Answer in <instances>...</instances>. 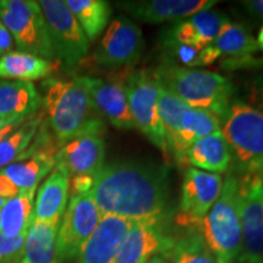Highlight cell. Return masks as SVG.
<instances>
[{"label": "cell", "mask_w": 263, "mask_h": 263, "mask_svg": "<svg viewBox=\"0 0 263 263\" xmlns=\"http://www.w3.org/2000/svg\"><path fill=\"white\" fill-rule=\"evenodd\" d=\"M216 3V0H140L121 2L117 5L138 21L161 24L188 18L203 10H210Z\"/></svg>", "instance_id": "cell-17"}, {"label": "cell", "mask_w": 263, "mask_h": 263, "mask_svg": "<svg viewBox=\"0 0 263 263\" xmlns=\"http://www.w3.org/2000/svg\"><path fill=\"white\" fill-rule=\"evenodd\" d=\"M217 132H221V120L216 115L189 106L184 111L179 132L168 147V154L176 157L177 162L183 163L186 151L194 143Z\"/></svg>", "instance_id": "cell-21"}, {"label": "cell", "mask_w": 263, "mask_h": 263, "mask_svg": "<svg viewBox=\"0 0 263 263\" xmlns=\"http://www.w3.org/2000/svg\"><path fill=\"white\" fill-rule=\"evenodd\" d=\"M58 150L48 143L31 155L8 164L0 172L11 180L20 193L37 190L41 180L55 168Z\"/></svg>", "instance_id": "cell-19"}, {"label": "cell", "mask_w": 263, "mask_h": 263, "mask_svg": "<svg viewBox=\"0 0 263 263\" xmlns=\"http://www.w3.org/2000/svg\"><path fill=\"white\" fill-rule=\"evenodd\" d=\"M90 194L101 216L130 221L163 218L170 196L168 168L141 161L104 164Z\"/></svg>", "instance_id": "cell-1"}, {"label": "cell", "mask_w": 263, "mask_h": 263, "mask_svg": "<svg viewBox=\"0 0 263 263\" xmlns=\"http://www.w3.org/2000/svg\"><path fill=\"white\" fill-rule=\"evenodd\" d=\"M228 22L229 17L223 12L203 10L177 21L162 33V38L203 49L215 42L223 26Z\"/></svg>", "instance_id": "cell-18"}, {"label": "cell", "mask_w": 263, "mask_h": 263, "mask_svg": "<svg viewBox=\"0 0 263 263\" xmlns=\"http://www.w3.org/2000/svg\"><path fill=\"white\" fill-rule=\"evenodd\" d=\"M0 20L15 41L18 51L52 60L55 52L38 2L2 0Z\"/></svg>", "instance_id": "cell-6"}, {"label": "cell", "mask_w": 263, "mask_h": 263, "mask_svg": "<svg viewBox=\"0 0 263 263\" xmlns=\"http://www.w3.org/2000/svg\"><path fill=\"white\" fill-rule=\"evenodd\" d=\"M5 201H6L5 199H3V197H0V211H2V209H3V206H4Z\"/></svg>", "instance_id": "cell-41"}, {"label": "cell", "mask_w": 263, "mask_h": 263, "mask_svg": "<svg viewBox=\"0 0 263 263\" xmlns=\"http://www.w3.org/2000/svg\"><path fill=\"white\" fill-rule=\"evenodd\" d=\"M41 117H31L9 134L0 144V170L15 161L24 159L28 154V147L37 136Z\"/></svg>", "instance_id": "cell-30"}, {"label": "cell", "mask_w": 263, "mask_h": 263, "mask_svg": "<svg viewBox=\"0 0 263 263\" xmlns=\"http://www.w3.org/2000/svg\"><path fill=\"white\" fill-rule=\"evenodd\" d=\"M43 89L42 103L49 124L61 144L82 136L104 133L103 118L94 108L80 77L70 81L51 78L43 83Z\"/></svg>", "instance_id": "cell-2"}, {"label": "cell", "mask_w": 263, "mask_h": 263, "mask_svg": "<svg viewBox=\"0 0 263 263\" xmlns=\"http://www.w3.org/2000/svg\"><path fill=\"white\" fill-rule=\"evenodd\" d=\"M184 162L195 166L196 170L210 171V173L226 172L232 163V155L222 132L194 143L186 151Z\"/></svg>", "instance_id": "cell-23"}, {"label": "cell", "mask_w": 263, "mask_h": 263, "mask_svg": "<svg viewBox=\"0 0 263 263\" xmlns=\"http://www.w3.org/2000/svg\"><path fill=\"white\" fill-rule=\"evenodd\" d=\"M54 71L51 61L22 51H10L0 58V78L32 82L48 77Z\"/></svg>", "instance_id": "cell-25"}, {"label": "cell", "mask_w": 263, "mask_h": 263, "mask_svg": "<svg viewBox=\"0 0 263 263\" xmlns=\"http://www.w3.org/2000/svg\"><path fill=\"white\" fill-rule=\"evenodd\" d=\"M58 228L50 223L33 221L20 263H60L57 255Z\"/></svg>", "instance_id": "cell-27"}, {"label": "cell", "mask_w": 263, "mask_h": 263, "mask_svg": "<svg viewBox=\"0 0 263 263\" xmlns=\"http://www.w3.org/2000/svg\"><path fill=\"white\" fill-rule=\"evenodd\" d=\"M147 263H168V262H167L162 256H155V257L151 258Z\"/></svg>", "instance_id": "cell-40"}, {"label": "cell", "mask_w": 263, "mask_h": 263, "mask_svg": "<svg viewBox=\"0 0 263 263\" xmlns=\"http://www.w3.org/2000/svg\"><path fill=\"white\" fill-rule=\"evenodd\" d=\"M161 47H162L164 57L163 60L173 62V64L186 68L205 66L202 49H197L192 47V45H185L166 38L161 39Z\"/></svg>", "instance_id": "cell-32"}, {"label": "cell", "mask_w": 263, "mask_h": 263, "mask_svg": "<svg viewBox=\"0 0 263 263\" xmlns=\"http://www.w3.org/2000/svg\"><path fill=\"white\" fill-rule=\"evenodd\" d=\"M88 41L94 42L108 25L112 14L111 5L105 0H65Z\"/></svg>", "instance_id": "cell-28"}, {"label": "cell", "mask_w": 263, "mask_h": 263, "mask_svg": "<svg viewBox=\"0 0 263 263\" xmlns=\"http://www.w3.org/2000/svg\"><path fill=\"white\" fill-rule=\"evenodd\" d=\"M105 141L99 134H88L62 144L55 156V168L71 177L97 176L104 167Z\"/></svg>", "instance_id": "cell-15"}, {"label": "cell", "mask_w": 263, "mask_h": 263, "mask_svg": "<svg viewBox=\"0 0 263 263\" xmlns=\"http://www.w3.org/2000/svg\"><path fill=\"white\" fill-rule=\"evenodd\" d=\"M217 54L228 59H245L255 57L258 51L257 43L251 32L241 24L228 22L223 26L218 37L212 43Z\"/></svg>", "instance_id": "cell-29"}, {"label": "cell", "mask_w": 263, "mask_h": 263, "mask_svg": "<svg viewBox=\"0 0 263 263\" xmlns=\"http://www.w3.org/2000/svg\"><path fill=\"white\" fill-rule=\"evenodd\" d=\"M196 228L217 263H240L242 232L236 174L229 172L226 177L218 199Z\"/></svg>", "instance_id": "cell-4"}, {"label": "cell", "mask_w": 263, "mask_h": 263, "mask_svg": "<svg viewBox=\"0 0 263 263\" xmlns=\"http://www.w3.org/2000/svg\"><path fill=\"white\" fill-rule=\"evenodd\" d=\"M245 103L263 114V74L256 76L248 84Z\"/></svg>", "instance_id": "cell-34"}, {"label": "cell", "mask_w": 263, "mask_h": 263, "mask_svg": "<svg viewBox=\"0 0 263 263\" xmlns=\"http://www.w3.org/2000/svg\"><path fill=\"white\" fill-rule=\"evenodd\" d=\"M159 84V100H157V110L161 124H162L164 137L167 141V149L171 146L176 139L177 134L179 132L180 121L184 111L189 106L184 101L173 94L170 89H167L164 85L157 82Z\"/></svg>", "instance_id": "cell-31"}, {"label": "cell", "mask_w": 263, "mask_h": 263, "mask_svg": "<svg viewBox=\"0 0 263 263\" xmlns=\"http://www.w3.org/2000/svg\"><path fill=\"white\" fill-rule=\"evenodd\" d=\"M166 217L134 221L114 263H147L163 256L171 248L173 234L167 229Z\"/></svg>", "instance_id": "cell-13"}, {"label": "cell", "mask_w": 263, "mask_h": 263, "mask_svg": "<svg viewBox=\"0 0 263 263\" xmlns=\"http://www.w3.org/2000/svg\"><path fill=\"white\" fill-rule=\"evenodd\" d=\"M242 248L240 263H263V177L239 178Z\"/></svg>", "instance_id": "cell-10"}, {"label": "cell", "mask_w": 263, "mask_h": 263, "mask_svg": "<svg viewBox=\"0 0 263 263\" xmlns=\"http://www.w3.org/2000/svg\"><path fill=\"white\" fill-rule=\"evenodd\" d=\"M241 5L249 15L263 18V0H248L241 2Z\"/></svg>", "instance_id": "cell-38"}, {"label": "cell", "mask_w": 263, "mask_h": 263, "mask_svg": "<svg viewBox=\"0 0 263 263\" xmlns=\"http://www.w3.org/2000/svg\"><path fill=\"white\" fill-rule=\"evenodd\" d=\"M38 4L47 22L55 57L70 67L83 61L89 50V41L65 2L41 0Z\"/></svg>", "instance_id": "cell-9"}, {"label": "cell", "mask_w": 263, "mask_h": 263, "mask_svg": "<svg viewBox=\"0 0 263 263\" xmlns=\"http://www.w3.org/2000/svg\"><path fill=\"white\" fill-rule=\"evenodd\" d=\"M70 192V176L61 170H54L48 179L39 186L34 200V221L60 224L67 207Z\"/></svg>", "instance_id": "cell-20"}, {"label": "cell", "mask_w": 263, "mask_h": 263, "mask_svg": "<svg viewBox=\"0 0 263 263\" xmlns=\"http://www.w3.org/2000/svg\"><path fill=\"white\" fill-rule=\"evenodd\" d=\"M256 43H257L258 50L263 51V26L261 27V29H259V32L257 34V39H256Z\"/></svg>", "instance_id": "cell-39"}, {"label": "cell", "mask_w": 263, "mask_h": 263, "mask_svg": "<svg viewBox=\"0 0 263 263\" xmlns=\"http://www.w3.org/2000/svg\"><path fill=\"white\" fill-rule=\"evenodd\" d=\"M123 85L136 128L150 143L161 149L163 154H167L168 149L166 137L157 110L159 84L154 74H150L145 70L132 71Z\"/></svg>", "instance_id": "cell-7"}, {"label": "cell", "mask_w": 263, "mask_h": 263, "mask_svg": "<svg viewBox=\"0 0 263 263\" xmlns=\"http://www.w3.org/2000/svg\"><path fill=\"white\" fill-rule=\"evenodd\" d=\"M12 45H14V39H12L8 28L5 27V25L0 20V58L10 52Z\"/></svg>", "instance_id": "cell-36"}, {"label": "cell", "mask_w": 263, "mask_h": 263, "mask_svg": "<svg viewBox=\"0 0 263 263\" xmlns=\"http://www.w3.org/2000/svg\"><path fill=\"white\" fill-rule=\"evenodd\" d=\"M94 182L95 176H89V174H78V176L72 177V179L70 180V188L73 196L90 193Z\"/></svg>", "instance_id": "cell-35"}, {"label": "cell", "mask_w": 263, "mask_h": 263, "mask_svg": "<svg viewBox=\"0 0 263 263\" xmlns=\"http://www.w3.org/2000/svg\"><path fill=\"white\" fill-rule=\"evenodd\" d=\"M221 132L232 155V172L263 177V114L242 100L232 101Z\"/></svg>", "instance_id": "cell-5"}, {"label": "cell", "mask_w": 263, "mask_h": 263, "mask_svg": "<svg viewBox=\"0 0 263 263\" xmlns=\"http://www.w3.org/2000/svg\"><path fill=\"white\" fill-rule=\"evenodd\" d=\"M20 190L11 183V180L5 174L0 172V197L8 200L16 196Z\"/></svg>", "instance_id": "cell-37"}, {"label": "cell", "mask_w": 263, "mask_h": 263, "mask_svg": "<svg viewBox=\"0 0 263 263\" xmlns=\"http://www.w3.org/2000/svg\"><path fill=\"white\" fill-rule=\"evenodd\" d=\"M101 217L90 193L71 197L58 228L59 262L72 261L80 256L84 244L97 229Z\"/></svg>", "instance_id": "cell-8"}, {"label": "cell", "mask_w": 263, "mask_h": 263, "mask_svg": "<svg viewBox=\"0 0 263 263\" xmlns=\"http://www.w3.org/2000/svg\"><path fill=\"white\" fill-rule=\"evenodd\" d=\"M134 221L117 216H103L85 242L77 263H114Z\"/></svg>", "instance_id": "cell-16"}, {"label": "cell", "mask_w": 263, "mask_h": 263, "mask_svg": "<svg viewBox=\"0 0 263 263\" xmlns=\"http://www.w3.org/2000/svg\"><path fill=\"white\" fill-rule=\"evenodd\" d=\"M35 190L21 192L8 199L0 211V234L8 238L27 235L34 221Z\"/></svg>", "instance_id": "cell-24"}, {"label": "cell", "mask_w": 263, "mask_h": 263, "mask_svg": "<svg viewBox=\"0 0 263 263\" xmlns=\"http://www.w3.org/2000/svg\"><path fill=\"white\" fill-rule=\"evenodd\" d=\"M223 178L217 173L186 168L182 184L179 227H196L211 210L221 194Z\"/></svg>", "instance_id": "cell-12"}, {"label": "cell", "mask_w": 263, "mask_h": 263, "mask_svg": "<svg viewBox=\"0 0 263 263\" xmlns=\"http://www.w3.org/2000/svg\"><path fill=\"white\" fill-rule=\"evenodd\" d=\"M143 50L141 29L126 16H118L108 25L93 58L105 68L129 67L140 60Z\"/></svg>", "instance_id": "cell-11"}, {"label": "cell", "mask_w": 263, "mask_h": 263, "mask_svg": "<svg viewBox=\"0 0 263 263\" xmlns=\"http://www.w3.org/2000/svg\"><path fill=\"white\" fill-rule=\"evenodd\" d=\"M154 77L188 106L210 111L219 120L226 115L234 94V85L224 76L182 67L166 60L157 66Z\"/></svg>", "instance_id": "cell-3"}, {"label": "cell", "mask_w": 263, "mask_h": 263, "mask_svg": "<svg viewBox=\"0 0 263 263\" xmlns=\"http://www.w3.org/2000/svg\"><path fill=\"white\" fill-rule=\"evenodd\" d=\"M80 78L97 112L106 118L111 126L117 129L136 128L128 106L123 82L105 81L90 76H82Z\"/></svg>", "instance_id": "cell-14"}, {"label": "cell", "mask_w": 263, "mask_h": 263, "mask_svg": "<svg viewBox=\"0 0 263 263\" xmlns=\"http://www.w3.org/2000/svg\"><path fill=\"white\" fill-rule=\"evenodd\" d=\"M26 236L8 238L0 234V263H20L24 255Z\"/></svg>", "instance_id": "cell-33"}, {"label": "cell", "mask_w": 263, "mask_h": 263, "mask_svg": "<svg viewBox=\"0 0 263 263\" xmlns=\"http://www.w3.org/2000/svg\"><path fill=\"white\" fill-rule=\"evenodd\" d=\"M42 97L31 82L0 81V118L25 122L38 110Z\"/></svg>", "instance_id": "cell-22"}, {"label": "cell", "mask_w": 263, "mask_h": 263, "mask_svg": "<svg viewBox=\"0 0 263 263\" xmlns=\"http://www.w3.org/2000/svg\"><path fill=\"white\" fill-rule=\"evenodd\" d=\"M173 234V241L162 257L168 263H217L196 227H180Z\"/></svg>", "instance_id": "cell-26"}]
</instances>
